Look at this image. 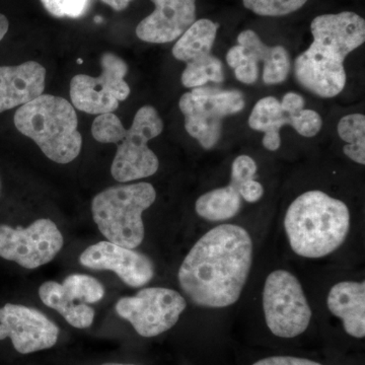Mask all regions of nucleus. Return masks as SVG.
<instances>
[{
    "instance_id": "f257e3e1",
    "label": "nucleus",
    "mask_w": 365,
    "mask_h": 365,
    "mask_svg": "<svg viewBox=\"0 0 365 365\" xmlns=\"http://www.w3.org/2000/svg\"><path fill=\"white\" fill-rule=\"evenodd\" d=\"M252 263L249 232L239 225H218L190 250L178 274L180 287L197 306L230 307L241 297Z\"/></svg>"
},
{
    "instance_id": "f03ea898",
    "label": "nucleus",
    "mask_w": 365,
    "mask_h": 365,
    "mask_svg": "<svg viewBox=\"0 0 365 365\" xmlns=\"http://www.w3.org/2000/svg\"><path fill=\"white\" fill-rule=\"evenodd\" d=\"M311 30L314 41L295 60V78L318 97H336L346 86V57L364 43V19L352 11L322 14Z\"/></svg>"
},
{
    "instance_id": "7ed1b4c3",
    "label": "nucleus",
    "mask_w": 365,
    "mask_h": 365,
    "mask_svg": "<svg viewBox=\"0 0 365 365\" xmlns=\"http://www.w3.org/2000/svg\"><path fill=\"white\" fill-rule=\"evenodd\" d=\"M284 227L295 254L323 258L342 246L350 228V212L343 201L322 191H309L290 204Z\"/></svg>"
},
{
    "instance_id": "20e7f679",
    "label": "nucleus",
    "mask_w": 365,
    "mask_h": 365,
    "mask_svg": "<svg viewBox=\"0 0 365 365\" xmlns=\"http://www.w3.org/2000/svg\"><path fill=\"white\" fill-rule=\"evenodd\" d=\"M163 130L162 118L153 106L148 105L137 111L129 129H125L113 113L98 115L91 126L93 138L98 143L117 144L111 173L120 182L143 179L158 172L160 162L148 144Z\"/></svg>"
},
{
    "instance_id": "39448f33",
    "label": "nucleus",
    "mask_w": 365,
    "mask_h": 365,
    "mask_svg": "<svg viewBox=\"0 0 365 365\" xmlns=\"http://www.w3.org/2000/svg\"><path fill=\"white\" fill-rule=\"evenodd\" d=\"M14 121L16 129L35 141L53 162L69 163L81 153L83 138L78 130V116L66 98L41 95L21 106Z\"/></svg>"
},
{
    "instance_id": "423d86ee",
    "label": "nucleus",
    "mask_w": 365,
    "mask_h": 365,
    "mask_svg": "<svg viewBox=\"0 0 365 365\" xmlns=\"http://www.w3.org/2000/svg\"><path fill=\"white\" fill-rule=\"evenodd\" d=\"M155 199L157 192L150 182L110 187L93 199V222L107 241L135 249L145 235L143 213Z\"/></svg>"
},
{
    "instance_id": "0eeeda50",
    "label": "nucleus",
    "mask_w": 365,
    "mask_h": 365,
    "mask_svg": "<svg viewBox=\"0 0 365 365\" xmlns=\"http://www.w3.org/2000/svg\"><path fill=\"white\" fill-rule=\"evenodd\" d=\"M179 107L189 135L205 150H211L222 137L223 119L242 112L245 98L237 90L200 86L184 93Z\"/></svg>"
},
{
    "instance_id": "6e6552de",
    "label": "nucleus",
    "mask_w": 365,
    "mask_h": 365,
    "mask_svg": "<svg viewBox=\"0 0 365 365\" xmlns=\"http://www.w3.org/2000/svg\"><path fill=\"white\" fill-rule=\"evenodd\" d=\"M263 309L269 330L277 337H297L311 323L312 309L302 284L287 270L269 274L263 289Z\"/></svg>"
},
{
    "instance_id": "1a4fd4ad",
    "label": "nucleus",
    "mask_w": 365,
    "mask_h": 365,
    "mask_svg": "<svg viewBox=\"0 0 365 365\" xmlns=\"http://www.w3.org/2000/svg\"><path fill=\"white\" fill-rule=\"evenodd\" d=\"M101 66L103 72L98 78L78 74L71 79V102L79 111L93 115L113 113L130 95L125 81L128 66L123 59L106 52L101 57Z\"/></svg>"
},
{
    "instance_id": "9d476101",
    "label": "nucleus",
    "mask_w": 365,
    "mask_h": 365,
    "mask_svg": "<svg viewBox=\"0 0 365 365\" xmlns=\"http://www.w3.org/2000/svg\"><path fill=\"white\" fill-rule=\"evenodd\" d=\"M186 307V300L176 290L148 287L134 297L118 300L116 312L131 324L138 335L151 338L176 325Z\"/></svg>"
},
{
    "instance_id": "9b49d317",
    "label": "nucleus",
    "mask_w": 365,
    "mask_h": 365,
    "mask_svg": "<svg viewBox=\"0 0 365 365\" xmlns=\"http://www.w3.org/2000/svg\"><path fill=\"white\" fill-rule=\"evenodd\" d=\"M63 245V235L48 218H40L26 228L0 225V257L24 268L46 265L59 254Z\"/></svg>"
},
{
    "instance_id": "f8f14e48",
    "label": "nucleus",
    "mask_w": 365,
    "mask_h": 365,
    "mask_svg": "<svg viewBox=\"0 0 365 365\" xmlns=\"http://www.w3.org/2000/svg\"><path fill=\"white\" fill-rule=\"evenodd\" d=\"M58 337V327L38 309L14 304L0 307V340L9 338L21 354L49 349Z\"/></svg>"
},
{
    "instance_id": "ddd939ff",
    "label": "nucleus",
    "mask_w": 365,
    "mask_h": 365,
    "mask_svg": "<svg viewBox=\"0 0 365 365\" xmlns=\"http://www.w3.org/2000/svg\"><path fill=\"white\" fill-rule=\"evenodd\" d=\"M81 265L93 270H110L125 284L141 287L155 276V265L146 255L109 241L88 247L79 257Z\"/></svg>"
},
{
    "instance_id": "4468645a",
    "label": "nucleus",
    "mask_w": 365,
    "mask_h": 365,
    "mask_svg": "<svg viewBox=\"0 0 365 365\" xmlns=\"http://www.w3.org/2000/svg\"><path fill=\"white\" fill-rule=\"evenodd\" d=\"M155 9L138 24L143 42L165 44L179 39L196 21V0H151Z\"/></svg>"
},
{
    "instance_id": "2eb2a0df",
    "label": "nucleus",
    "mask_w": 365,
    "mask_h": 365,
    "mask_svg": "<svg viewBox=\"0 0 365 365\" xmlns=\"http://www.w3.org/2000/svg\"><path fill=\"white\" fill-rule=\"evenodd\" d=\"M46 69L28 61L16 66H0V113L24 106L43 95Z\"/></svg>"
},
{
    "instance_id": "dca6fc26",
    "label": "nucleus",
    "mask_w": 365,
    "mask_h": 365,
    "mask_svg": "<svg viewBox=\"0 0 365 365\" xmlns=\"http://www.w3.org/2000/svg\"><path fill=\"white\" fill-rule=\"evenodd\" d=\"M327 304L342 321L345 332L354 338L365 337V283L344 281L334 285Z\"/></svg>"
},
{
    "instance_id": "f3484780",
    "label": "nucleus",
    "mask_w": 365,
    "mask_h": 365,
    "mask_svg": "<svg viewBox=\"0 0 365 365\" xmlns=\"http://www.w3.org/2000/svg\"><path fill=\"white\" fill-rule=\"evenodd\" d=\"M237 44L242 46L247 56L256 62H265L263 81L268 86L278 85L287 78L290 71V58L282 46L264 44L258 34L246 30L237 36Z\"/></svg>"
},
{
    "instance_id": "a211bd4d",
    "label": "nucleus",
    "mask_w": 365,
    "mask_h": 365,
    "mask_svg": "<svg viewBox=\"0 0 365 365\" xmlns=\"http://www.w3.org/2000/svg\"><path fill=\"white\" fill-rule=\"evenodd\" d=\"M240 179L241 178L232 175L228 186L212 190L199 197L195 204L197 215L209 222H222L235 217L242 208L240 187L246 181Z\"/></svg>"
},
{
    "instance_id": "6ab92c4d",
    "label": "nucleus",
    "mask_w": 365,
    "mask_h": 365,
    "mask_svg": "<svg viewBox=\"0 0 365 365\" xmlns=\"http://www.w3.org/2000/svg\"><path fill=\"white\" fill-rule=\"evenodd\" d=\"M39 297L45 306L58 312L74 328L86 329L93 325L95 311L90 306L69 297L58 282L47 281L39 288Z\"/></svg>"
},
{
    "instance_id": "aec40b11",
    "label": "nucleus",
    "mask_w": 365,
    "mask_h": 365,
    "mask_svg": "<svg viewBox=\"0 0 365 365\" xmlns=\"http://www.w3.org/2000/svg\"><path fill=\"white\" fill-rule=\"evenodd\" d=\"M248 122L253 130L263 132L262 143L266 150H279L280 130L284 125H289V116L283 112L277 98L266 97L259 100L250 114Z\"/></svg>"
},
{
    "instance_id": "412c9836",
    "label": "nucleus",
    "mask_w": 365,
    "mask_h": 365,
    "mask_svg": "<svg viewBox=\"0 0 365 365\" xmlns=\"http://www.w3.org/2000/svg\"><path fill=\"white\" fill-rule=\"evenodd\" d=\"M218 28V24L207 19L194 21L173 48L175 58L189 63L211 54Z\"/></svg>"
},
{
    "instance_id": "4be33fe9",
    "label": "nucleus",
    "mask_w": 365,
    "mask_h": 365,
    "mask_svg": "<svg viewBox=\"0 0 365 365\" xmlns=\"http://www.w3.org/2000/svg\"><path fill=\"white\" fill-rule=\"evenodd\" d=\"M338 134L347 143L343 153L350 160L359 165H365V116L360 113L346 115L340 120Z\"/></svg>"
},
{
    "instance_id": "5701e85b",
    "label": "nucleus",
    "mask_w": 365,
    "mask_h": 365,
    "mask_svg": "<svg viewBox=\"0 0 365 365\" xmlns=\"http://www.w3.org/2000/svg\"><path fill=\"white\" fill-rule=\"evenodd\" d=\"M186 64L181 76L182 85L186 88H200L209 81L220 83L225 79L222 62L213 55L209 54Z\"/></svg>"
},
{
    "instance_id": "b1692460",
    "label": "nucleus",
    "mask_w": 365,
    "mask_h": 365,
    "mask_svg": "<svg viewBox=\"0 0 365 365\" xmlns=\"http://www.w3.org/2000/svg\"><path fill=\"white\" fill-rule=\"evenodd\" d=\"M61 284L69 297L81 304H96L102 300L105 295L102 283L85 274L67 276Z\"/></svg>"
},
{
    "instance_id": "393cba45",
    "label": "nucleus",
    "mask_w": 365,
    "mask_h": 365,
    "mask_svg": "<svg viewBox=\"0 0 365 365\" xmlns=\"http://www.w3.org/2000/svg\"><path fill=\"white\" fill-rule=\"evenodd\" d=\"M307 0H242L246 9L258 16H281L302 9Z\"/></svg>"
},
{
    "instance_id": "a878e982",
    "label": "nucleus",
    "mask_w": 365,
    "mask_h": 365,
    "mask_svg": "<svg viewBox=\"0 0 365 365\" xmlns=\"http://www.w3.org/2000/svg\"><path fill=\"white\" fill-rule=\"evenodd\" d=\"M91 0H41L46 11L56 18L78 19L85 16Z\"/></svg>"
},
{
    "instance_id": "bb28decb",
    "label": "nucleus",
    "mask_w": 365,
    "mask_h": 365,
    "mask_svg": "<svg viewBox=\"0 0 365 365\" xmlns=\"http://www.w3.org/2000/svg\"><path fill=\"white\" fill-rule=\"evenodd\" d=\"M289 125L299 135L314 137L321 131L323 120L314 110L304 109L289 116Z\"/></svg>"
},
{
    "instance_id": "cd10ccee",
    "label": "nucleus",
    "mask_w": 365,
    "mask_h": 365,
    "mask_svg": "<svg viewBox=\"0 0 365 365\" xmlns=\"http://www.w3.org/2000/svg\"><path fill=\"white\" fill-rule=\"evenodd\" d=\"M235 74L237 81L245 85H252V83H256L259 74L258 62L250 58L246 55V59L241 66L235 68Z\"/></svg>"
},
{
    "instance_id": "c85d7f7f",
    "label": "nucleus",
    "mask_w": 365,
    "mask_h": 365,
    "mask_svg": "<svg viewBox=\"0 0 365 365\" xmlns=\"http://www.w3.org/2000/svg\"><path fill=\"white\" fill-rule=\"evenodd\" d=\"M240 194H241L242 199L247 202L255 203L260 200L263 196V186L256 180H248V181L242 182L240 187Z\"/></svg>"
},
{
    "instance_id": "c756f323",
    "label": "nucleus",
    "mask_w": 365,
    "mask_h": 365,
    "mask_svg": "<svg viewBox=\"0 0 365 365\" xmlns=\"http://www.w3.org/2000/svg\"><path fill=\"white\" fill-rule=\"evenodd\" d=\"M304 104H306L304 98L297 93H287L280 103L283 112L288 116H292L302 111L304 109Z\"/></svg>"
},
{
    "instance_id": "7c9ffc66",
    "label": "nucleus",
    "mask_w": 365,
    "mask_h": 365,
    "mask_svg": "<svg viewBox=\"0 0 365 365\" xmlns=\"http://www.w3.org/2000/svg\"><path fill=\"white\" fill-rule=\"evenodd\" d=\"M253 365H322L307 359L292 356H273L259 360Z\"/></svg>"
},
{
    "instance_id": "2f4dec72",
    "label": "nucleus",
    "mask_w": 365,
    "mask_h": 365,
    "mask_svg": "<svg viewBox=\"0 0 365 365\" xmlns=\"http://www.w3.org/2000/svg\"><path fill=\"white\" fill-rule=\"evenodd\" d=\"M245 59H246V52H245L242 46L237 44L228 50L227 62L228 66L232 67V68L235 69L237 66H241Z\"/></svg>"
},
{
    "instance_id": "473e14b6",
    "label": "nucleus",
    "mask_w": 365,
    "mask_h": 365,
    "mask_svg": "<svg viewBox=\"0 0 365 365\" xmlns=\"http://www.w3.org/2000/svg\"><path fill=\"white\" fill-rule=\"evenodd\" d=\"M101 1L111 6L114 11H121L127 9L133 0H101Z\"/></svg>"
},
{
    "instance_id": "72a5a7b5",
    "label": "nucleus",
    "mask_w": 365,
    "mask_h": 365,
    "mask_svg": "<svg viewBox=\"0 0 365 365\" xmlns=\"http://www.w3.org/2000/svg\"><path fill=\"white\" fill-rule=\"evenodd\" d=\"M9 23L7 20L6 16L4 14H0V41L4 39V36L9 32Z\"/></svg>"
},
{
    "instance_id": "f704fd0d",
    "label": "nucleus",
    "mask_w": 365,
    "mask_h": 365,
    "mask_svg": "<svg viewBox=\"0 0 365 365\" xmlns=\"http://www.w3.org/2000/svg\"><path fill=\"white\" fill-rule=\"evenodd\" d=\"M95 21L96 23H101V21H102V18H98V16H96Z\"/></svg>"
},
{
    "instance_id": "c9c22d12",
    "label": "nucleus",
    "mask_w": 365,
    "mask_h": 365,
    "mask_svg": "<svg viewBox=\"0 0 365 365\" xmlns=\"http://www.w3.org/2000/svg\"><path fill=\"white\" fill-rule=\"evenodd\" d=\"M105 365H134V364H105Z\"/></svg>"
},
{
    "instance_id": "e433bc0d",
    "label": "nucleus",
    "mask_w": 365,
    "mask_h": 365,
    "mask_svg": "<svg viewBox=\"0 0 365 365\" xmlns=\"http://www.w3.org/2000/svg\"><path fill=\"white\" fill-rule=\"evenodd\" d=\"M78 63H79V64L83 63V60H81V59H78Z\"/></svg>"
}]
</instances>
